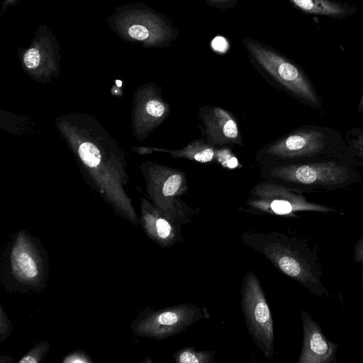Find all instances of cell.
<instances>
[{
  "mask_svg": "<svg viewBox=\"0 0 363 363\" xmlns=\"http://www.w3.org/2000/svg\"><path fill=\"white\" fill-rule=\"evenodd\" d=\"M40 60L39 51L36 48H30L24 55L23 61L29 69H33L38 66Z\"/></svg>",
  "mask_w": 363,
  "mask_h": 363,
  "instance_id": "obj_20",
  "label": "cell"
},
{
  "mask_svg": "<svg viewBox=\"0 0 363 363\" xmlns=\"http://www.w3.org/2000/svg\"><path fill=\"white\" fill-rule=\"evenodd\" d=\"M240 239L247 247L266 257L279 272L311 293L330 296L320 281L322 265L315 247L296 237L277 231H245Z\"/></svg>",
  "mask_w": 363,
  "mask_h": 363,
  "instance_id": "obj_1",
  "label": "cell"
},
{
  "mask_svg": "<svg viewBox=\"0 0 363 363\" xmlns=\"http://www.w3.org/2000/svg\"><path fill=\"white\" fill-rule=\"evenodd\" d=\"M209 315L207 308L189 303L159 310L147 306L131 322L130 328L135 335L161 340L183 333Z\"/></svg>",
  "mask_w": 363,
  "mask_h": 363,
  "instance_id": "obj_8",
  "label": "cell"
},
{
  "mask_svg": "<svg viewBox=\"0 0 363 363\" xmlns=\"http://www.w3.org/2000/svg\"><path fill=\"white\" fill-rule=\"evenodd\" d=\"M48 251L40 239L26 230L11 236L1 255L0 281L12 294L38 293L49 277Z\"/></svg>",
  "mask_w": 363,
  "mask_h": 363,
  "instance_id": "obj_4",
  "label": "cell"
},
{
  "mask_svg": "<svg viewBox=\"0 0 363 363\" xmlns=\"http://www.w3.org/2000/svg\"><path fill=\"white\" fill-rule=\"evenodd\" d=\"M357 112L359 113H363V91H362V96L360 97L359 102L358 106H357Z\"/></svg>",
  "mask_w": 363,
  "mask_h": 363,
  "instance_id": "obj_24",
  "label": "cell"
},
{
  "mask_svg": "<svg viewBox=\"0 0 363 363\" xmlns=\"http://www.w3.org/2000/svg\"><path fill=\"white\" fill-rule=\"evenodd\" d=\"M63 362L75 363V362H92L91 358H90L87 354L82 351H73L72 352L67 354L62 361Z\"/></svg>",
  "mask_w": 363,
  "mask_h": 363,
  "instance_id": "obj_22",
  "label": "cell"
},
{
  "mask_svg": "<svg viewBox=\"0 0 363 363\" xmlns=\"http://www.w3.org/2000/svg\"><path fill=\"white\" fill-rule=\"evenodd\" d=\"M345 140L355 164L363 166V128H350L346 133Z\"/></svg>",
  "mask_w": 363,
  "mask_h": 363,
  "instance_id": "obj_16",
  "label": "cell"
},
{
  "mask_svg": "<svg viewBox=\"0 0 363 363\" xmlns=\"http://www.w3.org/2000/svg\"><path fill=\"white\" fill-rule=\"evenodd\" d=\"M13 325L7 314L0 304V342L5 341L11 333Z\"/></svg>",
  "mask_w": 363,
  "mask_h": 363,
  "instance_id": "obj_18",
  "label": "cell"
},
{
  "mask_svg": "<svg viewBox=\"0 0 363 363\" xmlns=\"http://www.w3.org/2000/svg\"><path fill=\"white\" fill-rule=\"evenodd\" d=\"M215 354L214 350H198L189 346L176 351L172 358L176 363H213Z\"/></svg>",
  "mask_w": 363,
  "mask_h": 363,
  "instance_id": "obj_15",
  "label": "cell"
},
{
  "mask_svg": "<svg viewBox=\"0 0 363 363\" xmlns=\"http://www.w3.org/2000/svg\"><path fill=\"white\" fill-rule=\"evenodd\" d=\"M158 150L169 153L175 158H184L199 163L214 162L220 156L218 148L210 145L203 138L193 140L179 150Z\"/></svg>",
  "mask_w": 363,
  "mask_h": 363,
  "instance_id": "obj_13",
  "label": "cell"
},
{
  "mask_svg": "<svg viewBox=\"0 0 363 363\" xmlns=\"http://www.w3.org/2000/svg\"><path fill=\"white\" fill-rule=\"evenodd\" d=\"M128 34L135 40H144L149 38L150 31L148 27L140 24H134L128 29Z\"/></svg>",
  "mask_w": 363,
  "mask_h": 363,
  "instance_id": "obj_19",
  "label": "cell"
},
{
  "mask_svg": "<svg viewBox=\"0 0 363 363\" xmlns=\"http://www.w3.org/2000/svg\"><path fill=\"white\" fill-rule=\"evenodd\" d=\"M201 138L217 148L243 146L241 131L235 116L218 106L203 105L197 112Z\"/></svg>",
  "mask_w": 363,
  "mask_h": 363,
  "instance_id": "obj_10",
  "label": "cell"
},
{
  "mask_svg": "<svg viewBox=\"0 0 363 363\" xmlns=\"http://www.w3.org/2000/svg\"><path fill=\"white\" fill-rule=\"evenodd\" d=\"M141 225L145 234L157 245L170 247L184 241L181 225L157 207L145 202L143 207Z\"/></svg>",
  "mask_w": 363,
  "mask_h": 363,
  "instance_id": "obj_12",
  "label": "cell"
},
{
  "mask_svg": "<svg viewBox=\"0 0 363 363\" xmlns=\"http://www.w3.org/2000/svg\"><path fill=\"white\" fill-rule=\"evenodd\" d=\"M330 159L354 162L342 134L331 128L305 125L259 149L255 162H310ZM357 165V164H356Z\"/></svg>",
  "mask_w": 363,
  "mask_h": 363,
  "instance_id": "obj_3",
  "label": "cell"
},
{
  "mask_svg": "<svg viewBox=\"0 0 363 363\" xmlns=\"http://www.w3.org/2000/svg\"><path fill=\"white\" fill-rule=\"evenodd\" d=\"M245 203V211L252 214L293 218H298L296 213L300 211L328 213L336 211L326 205L310 202L302 193L264 179L252 186Z\"/></svg>",
  "mask_w": 363,
  "mask_h": 363,
  "instance_id": "obj_6",
  "label": "cell"
},
{
  "mask_svg": "<svg viewBox=\"0 0 363 363\" xmlns=\"http://www.w3.org/2000/svg\"><path fill=\"white\" fill-rule=\"evenodd\" d=\"M151 173V194L156 207L181 226L189 223L197 211L181 199L188 190L186 173L166 166H155Z\"/></svg>",
  "mask_w": 363,
  "mask_h": 363,
  "instance_id": "obj_9",
  "label": "cell"
},
{
  "mask_svg": "<svg viewBox=\"0 0 363 363\" xmlns=\"http://www.w3.org/2000/svg\"><path fill=\"white\" fill-rule=\"evenodd\" d=\"M353 259L361 264L360 283L363 289V234L359 238L354 247Z\"/></svg>",
  "mask_w": 363,
  "mask_h": 363,
  "instance_id": "obj_21",
  "label": "cell"
},
{
  "mask_svg": "<svg viewBox=\"0 0 363 363\" xmlns=\"http://www.w3.org/2000/svg\"><path fill=\"white\" fill-rule=\"evenodd\" d=\"M242 43L252 65L272 86L312 108H322L319 94L298 65L255 39L247 37Z\"/></svg>",
  "mask_w": 363,
  "mask_h": 363,
  "instance_id": "obj_5",
  "label": "cell"
},
{
  "mask_svg": "<svg viewBox=\"0 0 363 363\" xmlns=\"http://www.w3.org/2000/svg\"><path fill=\"white\" fill-rule=\"evenodd\" d=\"M300 10L313 14L342 16L348 13L346 7L330 0H288Z\"/></svg>",
  "mask_w": 363,
  "mask_h": 363,
  "instance_id": "obj_14",
  "label": "cell"
},
{
  "mask_svg": "<svg viewBox=\"0 0 363 363\" xmlns=\"http://www.w3.org/2000/svg\"><path fill=\"white\" fill-rule=\"evenodd\" d=\"M240 306L247 330L256 347L265 357L274 352V322L263 288L257 275L247 272L240 289Z\"/></svg>",
  "mask_w": 363,
  "mask_h": 363,
  "instance_id": "obj_7",
  "label": "cell"
},
{
  "mask_svg": "<svg viewBox=\"0 0 363 363\" xmlns=\"http://www.w3.org/2000/svg\"><path fill=\"white\" fill-rule=\"evenodd\" d=\"M300 314L303 345L297 363H336L337 344L327 338L307 311L301 310Z\"/></svg>",
  "mask_w": 363,
  "mask_h": 363,
  "instance_id": "obj_11",
  "label": "cell"
},
{
  "mask_svg": "<svg viewBox=\"0 0 363 363\" xmlns=\"http://www.w3.org/2000/svg\"><path fill=\"white\" fill-rule=\"evenodd\" d=\"M205 2L214 8L225 10L236 7L237 0H204Z\"/></svg>",
  "mask_w": 363,
  "mask_h": 363,
  "instance_id": "obj_23",
  "label": "cell"
},
{
  "mask_svg": "<svg viewBox=\"0 0 363 363\" xmlns=\"http://www.w3.org/2000/svg\"><path fill=\"white\" fill-rule=\"evenodd\" d=\"M258 164L263 179L300 193L315 189H343L360 179L356 164L341 159L310 162L262 161Z\"/></svg>",
  "mask_w": 363,
  "mask_h": 363,
  "instance_id": "obj_2",
  "label": "cell"
},
{
  "mask_svg": "<svg viewBox=\"0 0 363 363\" xmlns=\"http://www.w3.org/2000/svg\"><path fill=\"white\" fill-rule=\"evenodd\" d=\"M50 343L42 341L33 346L18 361L19 363H40L43 362L48 353Z\"/></svg>",
  "mask_w": 363,
  "mask_h": 363,
  "instance_id": "obj_17",
  "label": "cell"
}]
</instances>
